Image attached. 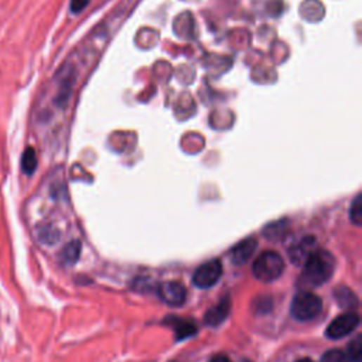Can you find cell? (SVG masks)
Listing matches in <instances>:
<instances>
[{"mask_svg": "<svg viewBox=\"0 0 362 362\" xmlns=\"http://www.w3.org/2000/svg\"><path fill=\"white\" fill-rule=\"evenodd\" d=\"M335 271L334 257L323 250H316L303 265V273L299 278V286L314 289L328 282Z\"/></svg>", "mask_w": 362, "mask_h": 362, "instance_id": "1", "label": "cell"}, {"mask_svg": "<svg viewBox=\"0 0 362 362\" xmlns=\"http://www.w3.org/2000/svg\"><path fill=\"white\" fill-rule=\"evenodd\" d=\"M252 271L258 280L264 283H272L283 275L285 261L278 252L265 251L254 262Z\"/></svg>", "mask_w": 362, "mask_h": 362, "instance_id": "2", "label": "cell"}, {"mask_svg": "<svg viewBox=\"0 0 362 362\" xmlns=\"http://www.w3.org/2000/svg\"><path fill=\"white\" fill-rule=\"evenodd\" d=\"M323 309L321 299L310 292H300L295 296L290 306V314L299 321H310L316 318Z\"/></svg>", "mask_w": 362, "mask_h": 362, "instance_id": "3", "label": "cell"}, {"mask_svg": "<svg viewBox=\"0 0 362 362\" xmlns=\"http://www.w3.org/2000/svg\"><path fill=\"white\" fill-rule=\"evenodd\" d=\"M221 276H222V264L218 259H212L201 265L195 271L193 276V283L198 289H209L214 285H216Z\"/></svg>", "mask_w": 362, "mask_h": 362, "instance_id": "4", "label": "cell"}, {"mask_svg": "<svg viewBox=\"0 0 362 362\" xmlns=\"http://www.w3.org/2000/svg\"><path fill=\"white\" fill-rule=\"evenodd\" d=\"M359 325V316L356 313H344L335 317L327 327L325 335L331 340H340L351 334Z\"/></svg>", "mask_w": 362, "mask_h": 362, "instance_id": "5", "label": "cell"}, {"mask_svg": "<svg viewBox=\"0 0 362 362\" xmlns=\"http://www.w3.org/2000/svg\"><path fill=\"white\" fill-rule=\"evenodd\" d=\"M157 295L166 304L173 307H180L187 300V290L179 282L162 283L157 289Z\"/></svg>", "mask_w": 362, "mask_h": 362, "instance_id": "6", "label": "cell"}, {"mask_svg": "<svg viewBox=\"0 0 362 362\" xmlns=\"http://www.w3.org/2000/svg\"><path fill=\"white\" fill-rule=\"evenodd\" d=\"M258 248V240L255 238H247L243 243H239L231 251V258L235 265H245Z\"/></svg>", "mask_w": 362, "mask_h": 362, "instance_id": "7", "label": "cell"}, {"mask_svg": "<svg viewBox=\"0 0 362 362\" xmlns=\"http://www.w3.org/2000/svg\"><path fill=\"white\" fill-rule=\"evenodd\" d=\"M316 251V240L309 236L302 239L299 244L293 245L289 251L290 261L296 265H304V262L309 259V257Z\"/></svg>", "mask_w": 362, "mask_h": 362, "instance_id": "8", "label": "cell"}, {"mask_svg": "<svg viewBox=\"0 0 362 362\" xmlns=\"http://www.w3.org/2000/svg\"><path fill=\"white\" fill-rule=\"evenodd\" d=\"M229 309H231L229 299L225 297L216 306H214L211 310L207 311V314L204 317L205 324H208V325H219L221 323H224L226 320V317L229 314Z\"/></svg>", "mask_w": 362, "mask_h": 362, "instance_id": "9", "label": "cell"}, {"mask_svg": "<svg viewBox=\"0 0 362 362\" xmlns=\"http://www.w3.org/2000/svg\"><path fill=\"white\" fill-rule=\"evenodd\" d=\"M79 255H81V243L79 240H71V243H68L60 252V262L64 266H72L79 259Z\"/></svg>", "mask_w": 362, "mask_h": 362, "instance_id": "10", "label": "cell"}, {"mask_svg": "<svg viewBox=\"0 0 362 362\" xmlns=\"http://www.w3.org/2000/svg\"><path fill=\"white\" fill-rule=\"evenodd\" d=\"M287 229H289L287 219H280L278 222H272L266 225L264 229V235L269 240H279L286 235Z\"/></svg>", "mask_w": 362, "mask_h": 362, "instance_id": "11", "label": "cell"}, {"mask_svg": "<svg viewBox=\"0 0 362 362\" xmlns=\"http://www.w3.org/2000/svg\"><path fill=\"white\" fill-rule=\"evenodd\" d=\"M172 327L176 331V335L179 340H184L187 337H191L195 334V325L187 320H179V318H170L169 320Z\"/></svg>", "mask_w": 362, "mask_h": 362, "instance_id": "12", "label": "cell"}, {"mask_svg": "<svg viewBox=\"0 0 362 362\" xmlns=\"http://www.w3.org/2000/svg\"><path fill=\"white\" fill-rule=\"evenodd\" d=\"M60 239V231L53 225H43L39 229V240L44 245H54Z\"/></svg>", "mask_w": 362, "mask_h": 362, "instance_id": "13", "label": "cell"}, {"mask_svg": "<svg viewBox=\"0 0 362 362\" xmlns=\"http://www.w3.org/2000/svg\"><path fill=\"white\" fill-rule=\"evenodd\" d=\"M22 170L25 174L32 176L37 170V155L33 148H27L22 156Z\"/></svg>", "mask_w": 362, "mask_h": 362, "instance_id": "14", "label": "cell"}, {"mask_svg": "<svg viewBox=\"0 0 362 362\" xmlns=\"http://www.w3.org/2000/svg\"><path fill=\"white\" fill-rule=\"evenodd\" d=\"M335 299L338 304H341V307L345 309H355L358 306V299L355 297V295L345 287L335 290Z\"/></svg>", "mask_w": 362, "mask_h": 362, "instance_id": "15", "label": "cell"}, {"mask_svg": "<svg viewBox=\"0 0 362 362\" xmlns=\"http://www.w3.org/2000/svg\"><path fill=\"white\" fill-rule=\"evenodd\" d=\"M349 362H361L362 361V340L361 337H355L348 344V352H345Z\"/></svg>", "mask_w": 362, "mask_h": 362, "instance_id": "16", "label": "cell"}, {"mask_svg": "<svg viewBox=\"0 0 362 362\" xmlns=\"http://www.w3.org/2000/svg\"><path fill=\"white\" fill-rule=\"evenodd\" d=\"M349 219L352 221V224H355L358 226L362 224V195L361 194H358L354 198V201L349 207Z\"/></svg>", "mask_w": 362, "mask_h": 362, "instance_id": "17", "label": "cell"}, {"mask_svg": "<svg viewBox=\"0 0 362 362\" xmlns=\"http://www.w3.org/2000/svg\"><path fill=\"white\" fill-rule=\"evenodd\" d=\"M321 362H349V359L344 351L330 349L323 355Z\"/></svg>", "mask_w": 362, "mask_h": 362, "instance_id": "18", "label": "cell"}, {"mask_svg": "<svg viewBox=\"0 0 362 362\" xmlns=\"http://www.w3.org/2000/svg\"><path fill=\"white\" fill-rule=\"evenodd\" d=\"M89 4V0H71V12L79 13L82 12Z\"/></svg>", "mask_w": 362, "mask_h": 362, "instance_id": "19", "label": "cell"}, {"mask_svg": "<svg viewBox=\"0 0 362 362\" xmlns=\"http://www.w3.org/2000/svg\"><path fill=\"white\" fill-rule=\"evenodd\" d=\"M209 362H232V361L225 355H215L209 359Z\"/></svg>", "mask_w": 362, "mask_h": 362, "instance_id": "20", "label": "cell"}, {"mask_svg": "<svg viewBox=\"0 0 362 362\" xmlns=\"http://www.w3.org/2000/svg\"><path fill=\"white\" fill-rule=\"evenodd\" d=\"M297 362H314V361L310 359V358H302V359H299Z\"/></svg>", "mask_w": 362, "mask_h": 362, "instance_id": "21", "label": "cell"}]
</instances>
